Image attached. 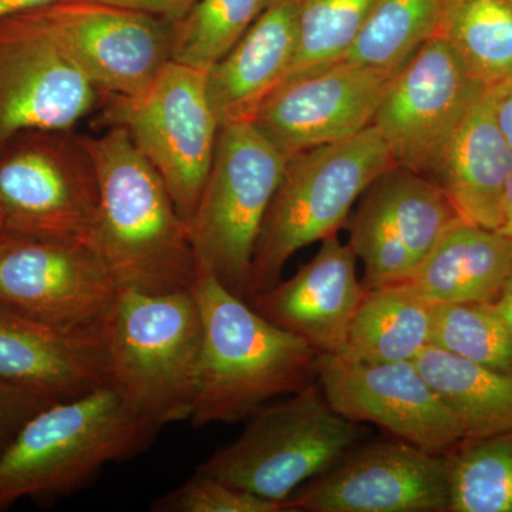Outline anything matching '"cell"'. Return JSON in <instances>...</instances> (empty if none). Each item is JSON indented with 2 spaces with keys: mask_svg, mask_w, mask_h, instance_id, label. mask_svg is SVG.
Returning a JSON list of instances; mask_svg holds the SVG:
<instances>
[{
  "mask_svg": "<svg viewBox=\"0 0 512 512\" xmlns=\"http://www.w3.org/2000/svg\"><path fill=\"white\" fill-rule=\"evenodd\" d=\"M104 128L84 137L99 184L94 249L119 289L190 291L198 264L187 222L127 131Z\"/></svg>",
  "mask_w": 512,
  "mask_h": 512,
  "instance_id": "cell-1",
  "label": "cell"
},
{
  "mask_svg": "<svg viewBox=\"0 0 512 512\" xmlns=\"http://www.w3.org/2000/svg\"><path fill=\"white\" fill-rule=\"evenodd\" d=\"M190 292L202 323L192 426L247 420L315 382L319 353L305 340L259 315L210 272L198 269Z\"/></svg>",
  "mask_w": 512,
  "mask_h": 512,
  "instance_id": "cell-2",
  "label": "cell"
},
{
  "mask_svg": "<svg viewBox=\"0 0 512 512\" xmlns=\"http://www.w3.org/2000/svg\"><path fill=\"white\" fill-rule=\"evenodd\" d=\"M160 429L110 384L49 404L0 453V511L77 493L104 467L147 451Z\"/></svg>",
  "mask_w": 512,
  "mask_h": 512,
  "instance_id": "cell-3",
  "label": "cell"
},
{
  "mask_svg": "<svg viewBox=\"0 0 512 512\" xmlns=\"http://www.w3.org/2000/svg\"><path fill=\"white\" fill-rule=\"evenodd\" d=\"M109 384L158 427L190 420L202 342L190 291L120 288L99 323Z\"/></svg>",
  "mask_w": 512,
  "mask_h": 512,
  "instance_id": "cell-4",
  "label": "cell"
},
{
  "mask_svg": "<svg viewBox=\"0 0 512 512\" xmlns=\"http://www.w3.org/2000/svg\"><path fill=\"white\" fill-rule=\"evenodd\" d=\"M393 165L373 126L289 157L256 242L248 298L274 288L296 252L336 234L357 198Z\"/></svg>",
  "mask_w": 512,
  "mask_h": 512,
  "instance_id": "cell-5",
  "label": "cell"
},
{
  "mask_svg": "<svg viewBox=\"0 0 512 512\" xmlns=\"http://www.w3.org/2000/svg\"><path fill=\"white\" fill-rule=\"evenodd\" d=\"M247 420L237 440L195 471L279 503L330 470L366 434L330 406L316 380Z\"/></svg>",
  "mask_w": 512,
  "mask_h": 512,
  "instance_id": "cell-6",
  "label": "cell"
},
{
  "mask_svg": "<svg viewBox=\"0 0 512 512\" xmlns=\"http://www.w3.org/2000/svg\"><path fill=\"white\" fill-rule=\"evenodd\" d=\"M286 157L251 120L222 124L204 190L188 222L198 269L248 299L256 242Z\"/></svg>",
  "mask_w": 512,
  "mask_h": 512,
  "instance_id": "cell-7",
  "label": "cell"
},
{
  "mask_svg": "<svg viewBox=\"0 0 512 512\" xmlns=\"http://www.w3.org/2000/svg\"><path fill=\"white\" fill-rule=\"evenodd\" d=\"M99 120L103 127L127 131L156 168L188 224L210 173L220 133L207 72L170 60L140 92L104 94Z\"/></svg>",
  "mask_w": 512,
  "mask_h": 512,
  "instance_id": "cell-8",
  "label": "cell"
},
{
  "mask_svg": "<svg viewBox=\"0 0 512 512\" xmlns=\"http://www.w3.org/2000/svg\"><path fill=\"white\" fill-rule=\"evenodd\" d=\"M99 184L83 136L33 130L0 147V218L10 237L93 245Z\"/></svg>",
  "mask_w": 512,
  "mask_h": 512,
  "instance_id": "cell-9",
  "label": "cell"
},
{
  "mask_svg": "<svg viewBox=\"0 0 512 512\" xmlns=\"http://www.w3.org/2000/svg\"><path fill=\"white\" fill-rule=\"evenodd\" d=\"M19 19L59 46L101 94L143 90L170 62L171 22L94 0H56Z\"/></svg>",
  "mask_w": 512,
  "mask_h": 512,
  "instance_id": "cell-10",
  "label": "cell"
},
{
  "mask_svg": "<svg viewBox=\"0 0 512 512\" xmlns=\"http://www.w3.org/2000/svg\"><path fill=\"white\" fill-rule=\"evenodd\" d=\"M485 86L443 37H431L394 74L372 126L394 165L427 175Z\"/></svg>",
  "mask_w": 512,
  "mask_h": 512,
  "instance_id": "cell-11",
  "label": "cell"
},
{
  "mask_svg": "<svg viewBox=\"0 0 512 512\" xmlns=\"http://www.w3.org/2000/svg\"><path fill=\"white\" fill-rule=\"evenodd\" d=\"M461 220L427 175L393 165L367 187L349 225V245L365 266V288L409 281Z\"/></svg>",
  "mask_w": 512,
  "mask_h": 512,
  "instance_id": "cell-12",
  "label": "cell"
},
{
  "mask_svg": "<svg viewBox=\"0 0 512 512\" xmlns=\"http://www.w3.org/2000/svg\"><path fill=\"white\" fill-rule=\"evenodd\" d=\"M444 454L407 443H357L286 500L288 512H450Z\"/></svg>",
  "mask_w": 512,
  "mask_h": 512,
  "instance_id": "cell-13",
  "label": "cell"
},
{
  "mask_svg": "<svg viewBox=\"0 0 512 512\" xmlns=\"http://www.w3.org/2000/svg\"><path fill=\"white\" fill-rule=\"evenodd\" d=\"M117 291L89 242L10 235L0 242V309L55 328H97Z\"/></svg>",
  "mask_w": 512,
  "mask_h": 512,
  "instance_id": "cell-14",
  "label": "cell"
},
{
  "mask_svg": "<svg viewBox=\"0 0 512 512\" xmlns=\"http://www.w3.org/2000/svg\"><path fill=\"white\" fill-rule=\"evenodd\" d=\"M316 382L346 419L376 424L421 450L444 454L464 439L456 416L414 360L370 363L319 355Z\"/></svg>",
  "mask_w": 512,
  "mask_h": 512,
  "instance_id": "cell-15",
  "label": "cell"
},
{
  "mask_svg": "<svg viewBox=\"0 0 512 512\" xmlns=\"http://www.w3.org/2000/svg\"><path fill=\"white\" fill-rule=\"evenodd\" d=\"M397 72L340 60L279 87L251 121L288 160L372 126Z\"/></svg>",
  "mask_w": 512,
  "mask_h": 512,
  "instance_id": "cell-16",
  "label": "cell"
},
{
  "mask_svg": "<svg viewBox=\"0 0 512 512\" xmlns=\"http://www.w3.org/2000/svg\"><path fill=\"white\" fill-rule=\"evenodd\" d=\"M100 94L49 37L18 16L0 22V147L25 131L73 130Z\"/></svg>",
  "mask_w": 512,
  "mask_h": 512,
  "instance_id": "cell-17",
  "label": "cell"
},
{
  "mask_svg": "<svg viewBox=\"0 0 512 512\" xmlns=\"http://www.w3.org/2000/svg\"><path fill=\"white\" fill-rule=\"evenodd\" d=\"M357 258L338 235L298 274L247 301L259 315L305 340L319 355H340L366 288L357 278Z\"/></svg>",
  "mask_w": 512,
  "mask_h": 512,
  "instance_id": "cell-18",
  "label": "cell"
},
{
  "mask_svg": "<svg viewBox=\"0 0 512 512\" xmlns=\"http://www.w3.org/2000/svg\"><path fill=\"white\" fill-rule=\"evenodd\" d=\"M0 379L53 403L107 386L99 326L55 328L0 309Z\"/></svg>",
  "mask_w": 512,
  "mask_h": 512,
  "instance_id": "cell-19",
  "label": "cell"
},
{
  "mask_svg": "<svg viewBox=\"0 0 512 512\" xmlns=\"http://www.w3.org/2000/svg\"><path fill=\"white\" fill-rule=\"evenodd\" d=\"M512 151L495 120L490 90L476 101L431 165V178L453 202L461 220L497 231Z\"/></svg>",
  "mask_w": 512,
  "mask_h": 512,
  "instance_id": "cell-20",
  "label": "cell"
},
{
  "mask_svg": "<svg viewBox=\"0 0 512 512\" xmlns=\"http://www.w3.org/2000/svg\"><path fill=\"white\" fill-rule=\"evenodd\" d=\"M302 0H271L234 49L207 72L220 127L252 120L281 86L298 46Z\"/></svg>",
  "mask_w": 512,
  "mask_h": 512,
  "instance_id": "cell-21",
  "label": "cell"
},
{
  "mask_svg": "<svg viewBox=\"0 0 512 512\" xmlns=\"http://www.w3.org/2000/svg\"><path fill=\"white\" fill-rule=\"evenodd\" d=\"M511 274V239L460 221L409 281L434 303L494 302Z\"/></svg>",
  "mask_w": 512,
  "mask_h": 512,
  "instance_id": "cell-22",
  "label": "cell"
},
{
  "mask_svg": "<svg viewBox=\"0 0 512 512\" xmlns=\"http://www.w3.org/2000/svg\"><path fill=\"white\" fill-rule=\"evenodd\" d=\"M434 302L412 281L367 288L340 356L359 362L414 360L431 345Z\"/></svg>",
  "mask_w": 512,
  "mask_h": 512,
  "instance_id": "cell-23",
  "label": "cell"
},
{
  "mask_svg": "<svg viewBox=\"0 0 512 512\" xmlns=\"http://www.w3.org/2000/svg\"><path fill=\"white\" fill-rule=\"evenodd\" d=\"M414 362L456 416L464 439L512 431V373L468 362L433 345Z\"/></svg>",
  "mask_w": 512,
  "mask_h": 512,
  "instance_id": "cell-24",
  "label": "cell"
},
{
  "mask_svg": "<svg viewBox=\"0 0 512 512\" xmlns=\"http://www.w3.org/2000/svg\"><path fill=\"white\" fill-rule=\"evenodd\" d=\"M436 36L485 86L512 76V0H447Z\"/></svg>",
  "mask_w": 512,
  "mask_h": 512,
  "instance_id": "cell-25",
  "label": "cell"
},
{
  "mask_svg": "<svg viewBox=\"0 0 512 512\" xmlns=\"http://www.w3.org/2000/svg\"><path fill=\"white\" fill-rule=\"evenodd\" d=\"M444 458L450 512H512V431L460 440Z\"/></svg>",
  "mask_w": 512,
  "mask_h": 512,
  "instance_id": "cell-26",
  "label": "cell"
},
{
  "mask_svg": "<svg viewBox=\"0 0 512 512\" xmlns=\"http://www.w3.org/2000/svg\"><path fill=\"white\" fill-rule=\"evenodd\" d=\"M447 0H377L346 62L397 72L437 35Z\"/></svg>",
  "mask_w": 512,
  "mask_h": 512,
  "instance_id": "cell-27",
  "label": "cell"
},
{
  "mask_svg": "<svg viewBox=\"0 0 512 512\" xmlns=\"http://www.w3.org/2000/svg\"><path fill=\"white\" fill-rule=\"evenodd\" d=\"M271 0H195L171 22L170 60L208 72L234 49Z\"/></svg>",
  "mask_w": 512,
  "mask_h": 512,
  "instance_id": "cell-28",
  "label": "cell"
},
{
  "mask_svg": "<svg viewBox=\"0 0 512 512\" xmlns=\"http://www.w3.org/2000/svg\"><path fill=\"white\" fill-rule=\"evenodd\" d=\"M376 3L377 0H302L298 46L281 86L345 59L362 35Z\"/></svg>",
  "mask_w": 512,
  "mask_h": 512,
  "instance_id": "cell-29",
  "label": "cell"
},
{
  "mask_svg": "<svg viewBox=\"0 0 512 512\" xmlns=\"http://www.w3.org/2000/svg\"><path fill=\"white\" fill-rule=\"evenodd\" d=\"M431 345L468 362L512 373V338L493 302L434 303Z\"/></svg>",
  "mask_w": 512,
  "mask_h": 512,
  "instance_id": "cell-30",
  "label": "cell"
},
{
  "mask_svg": "<svg viewBox=\"0 0 512 512\" xmlns=\"http://www.w3.org/2000/svg\"><path fill=\"white\" fill-rule=\"evenodd\" d=\"M154 512H288L286 503L266 500L232 487L218 478L195 471L190 480L157 497L150 504Z\"/></svg>",
  "mask_w": 512,
  "mask_h": 512,
  "instance_id": "cell-31",
  "label": "cell"
},
{
  "mask_svg": "<svg viewBox=\"0 0 512 512\" xmlns=\"http://www.w3.org/2000/svg\"><path fill=\"white\" fill-rule=\"evenodd\" d=\"M52 403L45 397L0 379V453L26 421Z\"/></svg>",
  "mask_w": 512,
  "mask_h": 512,
  "instance_id": "cell-32",
  "label": "cell"
},
{
  "mask_svg": "<svg viewBox=\"0 0 512 512\" xmlns=\"http://www.w3.org/2000/svg\"><path fill=\"white\" fill-rule=\"evenodd\" d=\"M94 2L136 10V12L174 22L194 5L195 0H94Z\"/></svg>",
  "mask_w": 512,
  "mask_h": 512,
  "instance_id": "cell-33",
  "label": "cell"
},
{
  "mask_svg": "<svg viewBox=\"0 0 512 512\" xmlns=\"http://www.w3.org/2000/svg\"><path fill=\"white\" fill-rule=\"evenodd\" d=\"M488 90L493 101L495 120L512 151V76L488 87Z\"/></svg>",
  "mask_w": 512,
  "mask_h": 512,
  "instance_id": "cell-34",
  "label": "cell"
},
{
  "mask_svg": "<svg viewBox=\"0 0 512 512\" xmlns=\"http://www.w3.org/2000/svg\"><path fill=\"white\" fill-rule=\"evenodd\" d=\"M52 2L56 0H0V22L28 10L42 8Z\"/></svg>",
  "mask_w": 512,
  "mask_h": 512,
  "instance_id": "cell-35",
  "label": "cell"
},
{
  "mask_svg": "<svg viewBox=\"0 0 512 512\" xmlns=\"http://www.w3.org/2000/svg\"><path fill=\"white\" fill-rule=\"evenodd\" d=\"M493 305L512 338V274L505 282Z\"/></svg>",
  "mask_w": 512,
  "mask_h": 512,
  "instance_id": "cell-36",
  "label": "cell"
},
{
  "mask_svg": "<svg viewBox=\"0 0 512 512\" xmlns=\"http://www.w3.org/2000/svg\"><path fill=\"white\" fill-rule=\"evenodd\" d=\"M497 231L512 241V174L505 188L503 214H501V224Z\"/></svg>",
  "mask_w": 512,
  "mask_h": 512,
  "instance_id": "cell-37",
  "label": "cell"
},
{
  "mask_svg": "<svg viewBox=\"0 0 512 512\" xmlns=\"http://www.w3.org/2000/svg\"><path fill=\"white\" fill-rule=\"evenodd\" d=\"M6 237H8V232L5 231V227H3L2 218H0V242H2L3 239H5Z\"/></svg>",
  "mask_w": 512,
  "mask_h": 512,
  "instance_id": "cell-38",
  "label": "cell"
}]
</instances>
